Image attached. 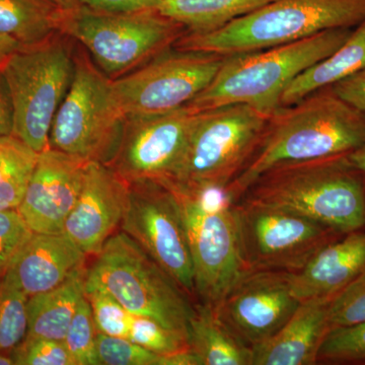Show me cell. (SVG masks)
Wrapping results in <instances>:
<instances>
[{
    "instance_id": "ba28073f",
    "label": "cell",
    "mask_w": 365,
    "mask_h": 365,
    "mask_svg": "<svg viewBox=\"0 0 365 365\" xmlns=\"http://www.w3.org/2000/svg\"><path fill=\"white\" fill-rule=\"evenodd\" d=\"M270 117L247 105L196 113L186 148L170 181L227 188L260 145Z\"/></svg>"
},
{
    "instance_id": "d6986e66",
    "label": "cell",
    "mask_w": 365,
    "mask_h": 365,
    "mask_svg": "<svg viewBox=\"0 0 365 365\" xmlns=\"http://www.w3.org/2000/svg\"><path fill=\"white\" fill-rule=\"evenodd\" d=\"M86 258L64 232H33L4 278L30 297L58 287L86 265Z\"/></svg>"
},
{
    "instance_id": "5b68a950",
    "label": "cell",
    "mask_w": 365,
    "mask_h": 365,
    "mask_svg": "<svg viewBox=\"0 0 365 365\" xmlns=\"http://www.w3.org/2000/svg\"><path fill=\"white\" fill-rule=\"evenodd\" d=\"M86 280L105 288L129 313L155 319L189 338L190 321L195 313L191 297L121 230L95 256Z\"/></svg>"
},
{
    "instance_id": "6da1fadb",
    "label": "cell",
    "mask_w": 365,
    "mask_h": 365,
    "mask_svg": "<svg viewBox=\"0 0 365 365\" xmlns=\"http://www.w3.org/2000/svg\"><path fill=\"white\" fill-rule=\"evenodd\" d=\"M365 143V116L330 88L281 107L269 119L256 153L227 187L232 202L259 177L281 165L349 155Z\"/></svg>"
},
{
    "instance_id": "60d3db41",
    "label": "cell",
    "mask_w": 365,
    "mask_h": 365,
    "mask_svg": "<svg viewBox=\"0 0 365 365\" xmlns=\"http://www.w3.org/2000/svg\"><path fill=\"white\" fill-rule=\"evenodd\" d=\"M60 9L64 11H72L78 9L79 6L78 0H54Z\"/></svg>"
},
{
    "instance_id": "603a6c76",
    "label": "cell",
    "mask_w": 365,
    "mask_h": 365,
    "mask_svg": "<svg viewBox=\"0 0 365 365\" xmlns=\"http://www.w3.org/2000/svg\"><path fill=\"white\" fill-rule=\"evenodd\" d=\"M189 342L200 365L253 364V349L240 340L208 304L195 306L190 321Z\"/></svg>"
},
{
    "instance_id": "8d00e7d4",
    "label": "cell",
    "mask_w": 365,
    "mask_h": 365,
    "mask_svg": "<svg viewBox=\"0 0 365 365\" xmlns=\"http://www.w3.org/2000/svg\"><path fill=\"white\" fill-rule=\"evenodd\" d=\"M160 0H78L79 6L104 14H126L158 9Z\"/></svg>"
},
{
    "instance_id": "7c38bea8",
    "label": "cell",
    "mask_w": 365,
    "mask_h": 365,
    "mask_svg": "<svg viewBox=\"0 0 365 365\" xmlns=\"http://www.w3.org/2000/svg\"><path fill=\"white\" fill-rule=\"evenodd\" d=\"M120 230L130 237L189 295L195 297L186 225L174 192L162 181L129 182Z\"/></svg>"
},
{
    "instance_id": "7a4b0ae2",
    "label": "cell",
    "mask_w": 365,
    "mask_h": 365,
    "mask_svg": "<svg viewBox=\"0 0 365 365\" xmlns=\"http://www.w3.org/2000/svg\"><path fill=\"white\" fill-rule=\"evenodd\" d=\"M241 200L294 211L340 235L365 230V175L348 155L275 168Z\"/></svg>"
},
{
    "instance_id": "9a60e30c",
    "label": "cell",
    "mask_w": 365,
    "mask_h": 365,
    "mask_svg": "<svg viewBox=\"0 0 365 365\" xmlns=\"http://www.w3.org/2000/svg\"><path fill=\"white\" fill-rule=\"evenodd\" d=\"M287 271H249L215 307L218 318L253 349L270 339L297 311Z\"/></svg>"
},
{
    "instance_id": "9c48e42d",
    "label": "cell",
    "mask_w": 365,
    "mask_h": 365,
    "mask_svg": "<svg viewBox=\"0 0 365 365\" xmlns=\"http://www.w3.org/2000/svg\"><path fill=\"white\" fill-rule=\"evenodd\" d=\"M112 79L86 53L74 56L71 85L55 115L49 148L86 160L107 163L116 150L125 120Z\"/></svg>"
},
{
    "instance_id": "d4e9b609",
    "label": "cell",
    "mask_w": 365,
    "mask_h": 365,
    "mask_svg": "<svg viewBox=\"0 0 365 365\" xmlns=\"http://www.w3.org/2000/svg\"><path fill=\"white\" fill-rule=\"evenodd\" d=\"M272 0H160L158 9L186 28L208 33L246 16Z\"/></svg>"
},
{
    "instance_id": "cb8c5ba5",
    "label": "cell",
    "mask_w": 365,
    "mask_h": 365,
    "mask_svg": "<svg viewBox=\"0 0 365 365\" xmlns=\"http://www.w3.org/2000/svg\"><path fill=\"white\" fill-rule=\"evenodd\" d=\"M64 13L54 0H0V34L36 44L60 33Z\"/></svg>"
},
{
    "instance_id": "8fae6325",
    "label": "cell",
    "mask_w": 365,
    "mask_h": 365,
    "mask_svg": "<svg viewBox=\"0 0 365 365\" xmlns=\"http://www.w3.org/2000/svg\"><path fill=\"white\" fill-rule=\"evenodd\" d=\"M240 240L250 271L294 272L319 250L341 237L331 228L287 209L235 203Z\"/></svg>"
},
{
    "instance_id": "ac0fdd59",
    "label": "cell",
    "mask_w": 365,
    "mask_h": 365,
    "mask_svg": "<svg viewBox=\"0 0 365 365\" xmlns=\"http://www.w3.org/2000/svg\"><path fill=\"white\" fill-rule=\"evenodd\" d=\"M365 271V230L348 232L329 242L304 264L289 272L299 302L333 300Z\"/></svg>"
},
{
    "instance_id": "8992f818",
    "label": "cell",
    "mask_w": 365,
    "mask_h": 365,
    "mask_svg": "<svg viewBox=\"0 0 365 365\" xmlns=\"http://www.w3.org/2000/svg\"><path fill=\"white\" fill-rule=\"evenodd\" d=\"M60 33L81 43L98 68L114 81L168 51L187 30L158 9L104 14L79 6L64 13Z\"/></svg>"
},
{
    "instance_id": "4316f807",
    "label": "cell",
    "mask_w": 365,
    "mask_h": 365,
    "mask_svg": "<svg viewBox=\"0 0 365 365\" xmlns=\"http://www.w3.org/2000/svg\"><path fill=\"white\" fill-rule=\"evenodd\" d=\"M97 351L101 365H187V353L163 356L137 344L129 338L97 333Z\"/></svg>"
},
{
    "instance_id": "836d02e7",
    "label": "cell",
    "mask_w": 365,
    "mask_h": 365,
    "mask_svg": "<svg viewBox=\"0 0 365 365\" xmlns=\"http://www.w3.org/2000/svg\"><path fill=\"white\" fill-rule=\"evenodd\" d=\"M330 330L365 323V271L330 302Z\"/></svg>"
},
{
    "instance_id": "83f0119b",
    "label": "cell",
    "mask_w": 365,
    "mask_h": 365,
    "mask_svg": "<svg viewBox=\"0 0 365 365\" xmlns=\"http://www.w3.org/2000/svg\"><path fill=\"white\" fill-rule=\"evenodd\" d=\"M28 299L25 294L4 278L0 279V351L11 352L25 339Z\"/></svg>"
},
{
    "instance_id": "2e32d148",
    "label": "cell",
    "mask_w": 365,
    "mask_h": 365,
    "mask_svg": "<svg viewBox=\"0 0 365 365\" xmlns=\"http://www.w3.org/2000/svg\"><path fill=\"white\" fill-rule=\"evenodd\" d=\"M88 163L51 148L39 153L25 196L16 209L33 232H63L83 188Z\"/></svg>"
},
{
    "instance_id": "f546056e",
    "label": "cell",
    "mask_w": 365,
    "mask_h": 365,
    "mask_svg": "<svg viewBox=\"0 0 365 365\" xmlns=\"http://www.w3.org/2000/svg\"><path fill=\"white\" fill-rule=\"evenodd\" d=\"M129 339L163 356H175L191 351L189 338L146 317H132Z\"/></svg>"
},
{
    "instance_id": "e575fe53",
    "label": "cell",
    "mask_w": 365,
    "mask_h": 365,
    "mask_svg": "<svg viewBox=\"0 0 365 365\" xmlns=\"http://www.w3.org/2000/svg\"><path fill=\"white\" fill-rule=\"evenodd\" d=\"M32 234L18 210L0 211V279Z\"/></svg>"
},
{
    "instance_id": "74e56055",
    "label": "cell",
    "mask_w": 365,
    "mask_h": 365,
    "mask_svg": "<svg viewBox=\"0 0 365 365\" xmlns=\"http://www.w3.org/2000/svg\"><path fill=\"white\" fill-rule=\"evenodd\" d=\"M14 105L6 78L0 71V138L13 135Z\"/></svg>"
},
{
    "instance_id": "f35d334b",
    "label": "cell",
    "mask_w": 365,
    "mask_h": 365,
    "mask_svg": "<svg viewBox=\"0 0 365 365\" xmlns=\"http://www.w3.org/2000/svg\"><path fill=\"white\" fill-rule=\"evenodd\" d=\"M20 46V43L16 42L13 38L0 34V68Z\"/></svg>"
},
{
    "instance_id": "30bf717a",
    "label": "cell",
    "mask_w": 365,
    "mask_h": 365,
    "mask_svg": "<svg viewBox=\"0 0 365 365\" xmlns=\"http://www.w3.org/2000/svg\"><path fill=\"white\" fill-rule=\"evenodd\" d=\"M176 196L188 234L195 297L215 307L249 269L242 256L235 203H206L162 181Z\"/></svg>"
},
{
    "instance_id": "44dd1931",
    "label": "cell",
    "mask_w": 365,
    "mask_h": 365,
    "mask_svg": "<svg viewBox=\"0 0 365 365\" xmlns=\"http://www.w3.org/2000/svg\"><path fill=\"white\" fill-rule=\"evenodd\" d=\"M365 68V21L326 58L299 74L283 91L281 107L297 104L317 91L330 88Z\"/></svg>"
},
{
    "instance_id": "f1b7e54d",
    "label": "cell",
    "mask_w": 365,
    "mask_h": 365,
    "mask_svg": "<svg viewBox=\"0 0 365 365\" xmlns=\"http://www.w3.org/2000/svg\"><path fill=\"white\" fill-rule=\"evenodd\" d=\"M85 297L90 304L93 321L98 332L114 337L129 338L132 317L119 300L105 288L86 280Z\"/></svg>"
},
{
    "instance_id": "4dcf8cb0",
    "label": "cell",
    "mask_w": 365,
    "mask_h": 365,
    "mask_svg": "<svg viewBox=\"0 0 365 365\" xmlns=\"http://www.w3.org/2000/svg\"><path fill=\"white\" fill-rule=\"evenodd\" d=\"M97 333L90 304L83 297L63 339L76 365H101L97 351Z\"/></svg>"
},
{
    "instance_id": "1f68e13d",
    "label": "cell",
    "mask_w": 365,
    "mask_h": 365,
    "mask_svg": "<svg viewBox=\"0 0 365 365\" xmlns=\"http://www.w3.org/2000/svg\"><path fill=\"white\" fill-rule=\"evenodd\" d=\"M365 362V323L332 329L318 353V364Z\"/></svg>"
},
{
    "instance_id": "3957f363",
    "label": "cell",
    "mask_w": 365,
    "mask_h": 365,
    "mask_svg": "<svg viewBox=\"0 0 365 365\" xmlns=\"http://www.w3.org/2000/svg\"><path fill=\"white\" fill-rule=\"evenodd\" d=\"M352 30L336 29L289 44L227 56L207 88L185 107L199 113L247 105L271 117L280 109L281 95L287 86L337 50Z\"/></svg>"
},
{
    "instance_id": "ab89813d",
    "label": "cell",
    "mask_w": 365,
    "mask_h": 365,
    "mask_svg": "<svg viewBox=\"0 0 365 365\" xmlns=\"http://www.w3.org/2000/svg\"><path fill=\"white\" fill-rule=\"evenodd\" d=\"M350 162L365 175V143L348 155Z\"/></svg>"
},
{
    "instance_id": "e0dca14e",
    "label": "cell",
    "mask_w": 365,
    "mask_h": 365,
    "mask_svg": "<svg viewBox=\"0 0 365 365\" xmlns=\"http://www.w3.org/2000/svg\"><path fill=\"white\" fill-rule=\"evenodd\" d=\"M129 184L103 163L90 162L83 188L63 232L86 256H97L120 230L128 203Z\"/></svg>"
},
{
    "instance_id": "ffe728a7",
    "label": "cell",
    "mask_w": 365,
    "mask_h": 365,
    "mask_svg": "<svg viewBox=\"0 0 365 365\" xmlns=\"http://www.w3.org/2000/svg\"><path fill=\"white\" fill-rule=\"evenodd\" d=\"M332 300L300 302L297 311L272 337L253 348L252 365H313L330 331L328 313Z\"/></svg>"
},
{
    "instance_id": "5bb4252c",
    "label": "cell",
    "mask_w": 365,
    "mask_h": 365,
    "mask_svg": "<svg viewBox=\"0 0 365 365\" xmlns=\"http://www.w3.org/2000/svg\"><path fill=\"white\" fill-rule=\"evenodd\" d=\"M196 113L175 111L125 117L119 143L105 163L127 182L174 176L181 162Z\"/></svg>"
},
{
    "instance_id": "d6a6232c",
    "label": "cell",
    "mask_w": 365,
    "mask_h": 365,
    "mask_svg": "<svg viewBox=\"0 0 365 365\" xmlns=\"http://www.w3.org/2000/svg\"><path fill=\"white\" fill-rule=\"evenodd\" d=\"M11 353L14 365H76L63 340L26 337Z\"/></svg>"
},
{
    "instance_id": "484cf974",
    "label": "cell",
    "mask_w": 365,
    "mask_h": 365,
    "mask_svg": "<svg viewBox=\"0 0 365 365\" xmlns=\"http://www.w3.org/2000/svg\"><path fill=\"white\" fill-rule=\"evenodd\" d=\"M38 158L39 153L18 137L0 138V211L20 206Z\"/></svg>"
},
{
    "instance_id": "7402d4cb",
    "label": "cell",
    "mask_w": 365,
    "mask_h": 365,
    "mask_svg": "<svg viewBox=\"0 0 365 365\" xmlns=\"http://www.w3.org/2000/svg\"><path fill=\"white\" fill-rule=\"evenodd\" d=\"M86 271V265L83 266L58 287L29 297L26 338L64 339L79 302L85 297Z\"/></svg>"
},
{
    "instance_id": "4fadbf2b",
    "label": "cell",
    "mask_w": 365,
    "mask_h": 365,
    "mask_svg": "<svg viewBox=\"0 0 365 365\" xmlns=\"http://www.w3.org/2000/svg\"><path fill=\"white\" fill-rule=\"evenodd\" d=\"M225 58L213 53L168 50L112 81L113 93L125 116L175 111L207 88Z\"/></svg>"
},
{
    "instance_id": "b9f144b4",
    "label": "cell",
    "mask_w": 365,
    "mask_h": 365,
    "mask_svg": "<svg viewBox=\"0 0 365 365\" xmlns=\"http://www.w3.org/2000/svg\"><path fill=\"white\" fill-rule=\"evenodd\" d=\"M0 365H14L11 352L0 351Z\"/></svg>"
},
{
    "instance_id": "d590c367",
    "label": "cell",
    "mask_w": 365,
    "mask_h": 365,
    "mask_svg": "<svg viewBox=\"0 0 365 365\" xmlns=\"http://www.w3.org/2000/svg\"><path fill=\"white\" fill-rule=\"evenodd\" d=\"M329 88L346 104L365 116V68Z\"/></svg>"
},
{
    "instance_id": "52a82bcc",
    "label": "cell",
    "mask_w": 365,
    "mask_h": 365,
    "mask_svg": "<svg viewBox=\"0 0 365 365\" xmlns=\"http://www.w3.org/2000/svg\"><path fill=\"white\" fill-rule=\"evenodd\" d=\"M63 36L21 45L0 68L13 101V135L39 153L49 148L53 120L73 78L74 57Z\"/></svg>"
},
{
    "instance_id": "277c9868",
    "label": "cell",
    "mask_w": 365,
    "mask_h": 365,
    "mask_svg": "<svg viewBox=\"0 0 365 365\" xmlns=\"http://www.w3.org/2000/svg\"><path fill=\"white\" fill-rule=\"evenodd\" d=\"M364 21L365 0H272L212 32L186 33L174 47L230 56L356 28Z\"/></svg>"
}]
</instances>
